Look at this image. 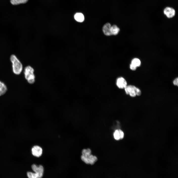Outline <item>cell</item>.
I'll use <instances>...</instances> for the list:
<instances>
[{
  "label": "cell",
  "mask_w": 178,
  "mask_h": 178,
  "mask_svg": "<svg viewBox=\"0 0 178 178\" xmlns=\"http://www.w3.org/2000/svg\"><path fill=\"white\" fill-rule=\"evenodd\" d=\"M10 60L12 63L13 73L16 75L20 74L23 69L22 63L16 56L14 54L10 56Z\"/></svg>",
  "instance_id": "6da1fadb"
},
{
  "label": "cell",
  "mask_w": 178,
  "mask_h": 178,
  "mask_svg": "<svg viewBox=\"0 0 178 178\" xmlns=\"http://www.w3.org/2000/svg\"><path fill=\"white\" fill-rule=\"evenodd\" d=\"M34 71L33 68L30 66L26 67L24 69V72L25 78L30 84H33L35 81Z\"/></svg>",
  "instance_id": "7a4b0ae2"
},
{
  "label": "cell",
  "mask_w": 178,
  "mask_h": 178,
  "mask_svg": "<svg viewBox=\"0 0 178 178\" xmlns=\"http://www.w3.org/2000/svg\"><path fill=\"white\" fill-rule=\"evenodd\" d=\"M136 87L132 85H127L124 89L126 94L129 95L132 97H135L136 96Z\"/></svg>",
  "instance_id": "3957f363"
},
{
  "label": "cell",
  "mask_w": 178,
  "mask_h": 178,
  "mask_svg": "<svg viewBox=\"0 0 178 178\" xmlns=\"http://www.w3.org/2000/svg\"><path fill=\"white\" fill-rule=\"evenodd\" d=\"M31 167L33 171L39 176L40 178L42 177L44 171V168L41 165L37 166L33 164L32 165Z\"/></svg>",
  "instance_id": "277c9868"
},
{
  "label": "cell",
  "mask_w": 178,
  "mask_h": 178,
  "mask_svg": "<svg viewBox=\"0 0 178 178\" xmlns=\"http://www.w3.org/2000/svg\"><path fill=\"white\" fill-rule=\"evenodd\" d=\"M117 87L121 89H124L127 86V82L123 77H120L117 79L116 82Z\"/></svg>",
  "instance_id": "5b68a950"
},
{
  "label": "cell",
  "mask_w": 178,
  "mask_h": 178,
  "mask_svg": "<svg viewBox=\"0 0 178 178\" xmlns=\"http://www.w3.org/2000/svg\"><path fill=\"white\" fill-rule=\"evenodd\" d=\"M31 151L33 155L38 157L42 155L43 150L42 148L40 146H35L32 148Z\"/></svg>",
  "instance_id": "8992f818"
},
{
  "label": "cell",
  "mask_w": 178,
  "mask_h": 178,
  "mask_svg": "<svg viewBox=\"0 0 178 178\" xmlns=\"http://www.w3.org/2000/svg\"><path fill=\"white\" fill-rule=\"evenodd\" d=\"M164 13L168 18H170L173 17L175 16V11L173 8L167 7L164 10Z\"/></svg>",
  "instance_id": "52a82bcc"
},
{
  "label": "cell",
  "mask_w": 178,
  "mask_h": 178,
  "mask_svg": "<svg viewBox=\"0 0 178 178\" xmlns=\"http://www.w3.org/2000/svg\"><path fill=\"white\" fill-rule=\"evenodd\" d=\"M111 25L110 23H107L105 24L103 27V31L106 35L109 36L111 35Z\"/></svg>",
  "instance_id": "ba28073f"
},
{
  "label": "cell",
  "mask_w": 178,
  "mask_h": 178,
  "mask_svg": "<svg viewBox=\"0 0 178 178\" xmlns=\"http://www.w3.org/2000/svg\"><path fill=\"white\" fill-rule=\"evenodd\" d=\"M7 88L5 84L0 81V96L4 94L6 92Z\"/></svg>",
  "instance_id": "9c48e42d"
},
{
  "label": "cell",
  "mask_w": 178,
  "mask_h": 178,
  "mask_svg": "<svg viewBox=\"0 0 178 178\" xmlns=\"http://www.w3.org/2000/svg\"><path fill=\"white\" fill-rule=\"evenodd\" d=\"M88 164L92 165L97 161V159L96 157L91 154L88 157H87Z\"/></svg>",
  "instance_id": "30bf717a"
},
{
  "label": "cell",
  "mask_w": 178,
  "mask_h": 178,
  "mask_svg": "<svg viewBox=\"0 0 178 178\" xmlns=\"http://www.w3.org/2000/svg\"><path fill=\"white\" fill-rule=\"evenodd\" d=\"M75 20L77 21L81 22L83 21L84 17L82 13H76L74 16Z\"/></svg>",
  "instance_id": "8fae6325"
},
{
  "label": "cell",
  "mask_w": 178,
  "mask_h": 178,
  "mask_svg": "<svg viewBox=\"0 0 178 178\" xmlns=\"http://www.w3.org/2000/svg\"><path fill=\"white\" fill-rule=\"evenodd\" d=\"M120 30L119 28L115 25L111 26V35H116L119 33Z\"/></svg>",
  "instance_id": "7c38bea8"
},
{
  "label": "cell",
  "mask_w": 178,
  "mask_h": 178,
  "mask_svg": "<svg viewBox=\"0 0 178 178\" xmlns=\"http://www.w3.org/2000/svg\"><path fill=\"white\" fill-rule=\"evenodd\" d=\"M28 0H10V2L13 5H17L22 3H25Z\"/></svg>",
  "instance_id": "4fadbf2b"
},
{
  "label": "cell",
  "mask_w": 178,
  "mask_h": 178,
  "mask_svg": "<svg viewBox=\"0 0 178 178\" xmlns=\"http://www.w3.org/2000/svg\"><path fill=\"white\" fill-rule=\"evenodd\" d=\"M91 150L89 148L84 149L82 151V155L84 157H87L91 154Z\"/></svg>",
  "instance_id": "5bb4252c"
},
{
  "label": "cell",
  "mask_w": 178,
  "mask_h": 178,
  "mask_svg": "<svg viewBox=\"0 0 178 178\" xmlns=\"http://www.w3.org/2000/svg\"><path fill=\"white\" fill-rule=\"evenodd\" d=\"M131 64L137 67L140 66L141 65V61L138 59L134 58L132 60L131 62Z\"/></svg>",
  "instance_id": "9a60e30c"
},
{
  "label": "cell",
  "mask_w": 178,
  "mask_h": 178,
  "mask_svg": "<svg viewBox=\"0 0 178 178\" xmlns=\"http://www.w3.org/2000/svg\"><path fill=\"white\" fill-rule=\"evenodd\" d=\"M27 175L28 178H40L39 176L35 173H33L31 172H28Z\"/></svg>",
  "instance_id": "2e32d148"
},
{
  "label": "cell",
  "mask_w": 178,
  "mask_h": 178,
  "mask_svg": "<svg viewBox=\"0 0 178 178\" xmlns=\"http://www.w3.org/2000/svg\"><path fill=\"white\" fill-rule=\"evenodd\" d=\"M113 136L115 139L118 140L120 139V136L118 130H115L113 133Z\"/></svg>",
  "instance_id": "e0dca14e"
},
{
  "label": "cell",
  "mask_w": 178,
  "mask_h": 178,
  "mask_svg": "<svg viewBox=\"0 0 178 178\" xmlns=\"http://www.w3.org/2000/svg\"><path fill=\"white\" fill-rule=\"evenodd\" d=\"M136 95L138 96H140L141 94V92L140 89L136 87Z\"/></svg>",
  "instance_id": "ac0fdd59"
},
{
  "label": "cell",
  "mask_w": 178,
  "mask_h": 178,
  "mask_svg": "<svg viewBox=\"0 0 178 178\" xmlns=\"http://www.w3.org/2000/svg\"><path fill=\"white\" fill-rule=\"evenodd\" d=\"M120 136V139H122L124 137V133L120 129H118Z\"/></svg>",
  "instance_id": "d6986e66"
},
{
  "label": "cell",
  "mask_w": 178,
  "mask_h": 178,
  "mask_svg": "<svg viewBox=\"0 0 178 178\" xmlns=\"http://www.w3.org/2000/svg\"><path fill=\"white\" fill-rule=\"evenodd\" d=\"M173 83L174 85L175 86H178V78L177 77L175 78L173 81Z\"/></svg>",
  "instance_id": "ffe728a7"
},
{
  "label": "cell",
  "mask_w": 178,
  "mask_h": 178,
  "mask_svg": "<svg viewBox=\"0 0 178 178\" xmlns=\"http://www.w3.org/2000/svg\"><path fill=\"white\" fill-rule=\"evenodd\" d=\"M130 68L131 70H134L136 69V67L131 64L130 65Z\"/></svg>",
  "instance_id": "44dd1931"
}]
</instances>
